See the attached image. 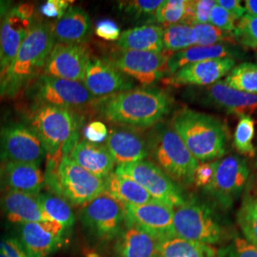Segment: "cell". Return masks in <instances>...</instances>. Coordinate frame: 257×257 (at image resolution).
I'll return each instance as SVG.
<instances>
[{
    "mask_svg": "<svg viewBox=\"0 0 257 257\" xmlns=\"http://www.w3.org/2000/svg\"><path fill=\"white\" fill-rule=\"evenodd\" d=\"M94 109L110 123L128 128H150L170 112L173 99L163 90L138 88L95 99Z\"/></svg>",
    "mask_w": 257,
    "mask_h": 257,
    "instance_id": "cell-1",
    "label": "cell"
},
{
    "mask_svg": "<svg viewBox=\"0 0 257 257\" xmlns=\"http://www.w3.org/2000/svg\"><path fill=\"white\" fill-rule=\"evenodd\" d=\"M55 45L51 24L34 23L9 67L0 74V96H13L37 78Z\"/></svg>",
    "mask_w": 257,
    "mask_h": 257,
    "instance_id": "cell-2",
    "label": "cell"
},
{
    "mask_svg": "<svg viewBox=\"0 0 257 257\" xmlns=\"http://www.w3.org/2000/svg\"><path fill=\"white\" fill-rule=\"evenodd\" d=\"M171 126L197 161L204 163L225 156L228 135L220 120L184 108L174 114Z\"/></svg>",
    "mask_w": 257,
    "mask_h": 257,
    "instance_id": "cell-3",
    "label": "cell"
},
{
    "mask_svg": "<svg viewBox=\"0 0 257 257\" xmlns=\"http://www.w3.org/2000/svg\"><path fill=\"white\" fill-rule=\"evenodd\" d=\"M146 143L148 156L175 183L193 184L194 172L199 163L172 126L158 123L150 132Z\"/></svg>",
    "mask_w": 257,
    "mask_h": 257,
    "instance_id": "cell-4",
    "label": "cell"
},
{
    "mask_svg": "<svg viewBox=\"0 0 257 257\" xmlns=\"http://www.w3.org/2000/svg\"><path fill=\"white\" fill-rule=\"evenodd\" d=\"M82 118L70 108L37 105L31 113V127L41 139L46 156H68L79 139Z\"/></svg>",
    "mask_w": 257,
    "mask_h": 257,
    "instance_id": "cell-5",
    "label": "cell"
},
{
    "mask_svg": "<svg viewBox=\"0 0 257 257\" xmlns=\"http://www.w3.org/2000/svg\"><path fill=\"white\" fill-rule=\"evenodd\" d=\"M175 236L214 246L230 238L227 227L211 208L196 199L185 200L174 209Z\"/></svg>",
    "mask_w": 257,
    "mask_h": 257,
    "instance_id": "cell-6",
    "label": "cell"
},
{
    "mask_svg": "<svg viewBox=\"0 0 257 257\" xmlns=\"http://www.w3.org/2000/svg\"><path fill=\"white\" fill-rule=\"evenodd\" d=\"M114 173L133 179L144 188L155 200L174 209L185 201L179 185L175 183L152 161L141 160L118 166Z\"/></svg>",
    "mask_w": 257,
    "mask_h": 257,
    "instance_id": "cell-7",
    "label": "cell"
},
{
    "mask_svg": "<svg viewBox=\"0 0 257 257\" xmlns=\"http://www.w3.org/2000/svg\"><path fill=\"white\" fill-rule=\"evenodd\" d=\"M106 192L105 179H101L64 156L58 167L57 192L55 195L73 205H86Z\"/></svg>",
    "mask_w": 257,
    "mask_h": 257,
    "instance_id": "cell-8",
    "label": "cell"
},
{
    "mask_svg": "<svg viewBox=\"0 0 257 257\" xmlns=\"http://www.w3.org/2000/svg\"><path fill=\"white\" fill-rule=\"evenodd\" d=\"M248 176L249 169L244 158L228 156L215 161L213 178L204 191L222 208L228 209L243 193Z\"/></svg>",
    "mask_w": 257,
    "mask_h": 257,
    "instance_id": "cell-9",
    "label": "cell"
},
{
    "mask_svg": "<svg viewBox=\"0 0 257 257\" xmlns=\"http://www.w3.org/2000/svg\"><path fill=\"white\" fill-rule=\"evenodd\" d=\"M32 97L37 105H51L73 109L94 102V97L82 82L40 74L32 85Z\"/></svg>",
    "mask_w": 257,
    "mask_h": 257,
    "instance_id": "cell-10",
    "label": "cell"
},
{
    "mask_svg": "<svg viewBox=\"0 0 257 257\" xmlns=\"http://www.w3.org/2000/svg\"><path fill=\"white\" fill-rule=\"evenodd\" d=\"M171 55L164 50L159 53L118 50L108 60L128 78L149 86L168 75L167 62Z\"/></svg>",
    "mask_w": 257,
    "mask_h": 257,
    "instance_id": "cell-11",
    "label": "cell"
},
{
    "mask_svg": "<svg viewBox=\"0 0 257 257\" xmlns=\"http://www.w3.org/2000/svg\"><path fill=\"white\" fill-rule=\"evenodd\" d=\"M2 160L40 166L46 156L41 139L32 127L12 123L0 130Z\"/></svg>",
    "mask_w": 257,
    "mask_h": 257,
    "instance_id": "cell-12",
    "label": "cell"
},
{
    "mask_svg": "<svg viewBox=\"0 0 257 257\" xmlns=\"http://www.w3.org/2000/svg\"><path fill=\"white\" fill-rule=\"evenodd\" d=\"M81 220L99 238H114L126 226L125 205L105 192L85 205Z\"/></svg>",
    "mask_w": 257,
    "mask_h": 257,
    "instance_id": "cell-13",
    "label": "cell"
},
{
    "mask_svg": "<svg viewBox=\"0 0 257 257\" xmlns=\"http://www.w3.org/2000/svg\"><path fill=\"white\" fill-rule=\"evenodd\" d=\"M33 4H21L9 10L0 23V74L18 55L34 22Z\"/></svg>",
    "mask_w": 257,
    "mask_h": 257,
    "instance_id": "cell-14",
    "label": "cell"
},
{
    "mask_svg": "<svg viewBox=\"0 0 257 257\" xmlns=\"http://www.w3.org/2000/svg\"><path fill=\"white\" fill-rule=\"evenodd\" d=\"M126 225L144 230L158 242L175 237L174 208L154 200L142 205H125Z\"/></svg>",
    "mask_w": 257,
    "mask_h": 257,
    "instance_id": "cell-15",
    "label": "cell"
},
{
    "mask_svg": "<svg viewBox=\"0 0 257 257\" xmlns=\"http://www.w3.org/2000/svg\"><path fill=\"white\" fill-rule=\"evenodd\" d=\"M91 56V51L86 44L55 43L47 59L43 74L83 83Z\"/></svg>",
    "mask_w": 257,
    "mask_h": 257,
    "instance_id": "cell-16",
    "label": "cell"
},
{
    "mask_svg": "<svg viewBox=\"0 0 257 257\" xmlns=\"http://www.w3.org/2000/svg\"><path fill=\"white\" fill-rule=\"evenodd\" d=\"M83 84L93 97H107L134 89L135 83L106 58L91 56Z\"/></svg>",
    "mask_w": 257,
    "mask_h": 257,
    "instance_id": "cell-17",
    "label": "cell"
},
{
    "mask_svg": "<svg viewBox=\"0 0 257 257\" xmlns=\"http://www.w3.org/2000/svg\"><path fill=\"white\" fill-rule=\"evenodd\" d=\"M64 230L55 221L21 224L20 243L29 257H47L62 246Z\"/></svg>",
    "mask_w": 257,
    "mask_h": 257,
    "instance_id": "cell-18",
    "label": "cell"
},
{
    "mask_svg": "<svg viewBox=\"0 0 257 257\" xmlns=\"http://www.w3.org/2000/svg\"><path fill=\"white\" fill-rule=\"evenodd\" d=\"M235 60L233 58H218L206 60L198 63L185 66L175 72V74L167 76L163 82L169 86H211L220 81L221 78L230 73L234 68Z\"/></svg>",
    "mask_w": 257,
    "mask_h": 257,
    "instance_id": "cell-19",
    "label": "cell"
},
{
    "mask_svg": "<svg viewBox=\"0 0 257 257\" xmlns=\"http://www.w3.org/2000/svg\"><path fill=\"white\" fill-rule=\"evenodd\" d=\"M45 186L40 166L2 160L0 163V192L38 195Z\"/></svg>",
    "mask_w": 257,
    "mask_h": 257,
    "instance_id": "cell-20",
    "label": "cell"
},
{
    "mask_svg": "<svg viewBox=\"0 0 257 257\" xmlns=\"http://www.w3.org/2000/svg\"><path fill=\"white\" fill-rule=\"evenodd\" d=\"M105 146L115 164L119 166L145 160L148 156L145 139L134 128H111L105 140Z\"/></svg>",
    "mask_w": 257,
    "mask_h": 257,
    "instance_id": "cell-21",
    "label": "cell"
},
{
    "mask_svg": "<svg viewBox=\"0 0 257 257\" xmlns=\"http://www.w3.org/2000/svg\"><path fill=\"white\" fill-rule=\"evenodd\" d=\"M207 97L212 105L239 117L250 115L257 110V94L237 91L225 81L220 80L209 86Z\"/></svg>",
    "mask_w": 257,
    "mask_h": 257,
    "instance_id": "cell-22",
    "label": "cell"
},
{
    "mask_svg": "<svg viewBox=\"0 0 257 257\" xmlns=\"http://www.w3.org/2000/svg\"><path fill=\"white\" fill-rule=\"evenodd\" d=\"M51 28L55 41L62 44H85L92 33L90 18L79 7H70Z\"/></svg>",
    "mask_w": 257,
    "mask_h": 257,
    "instance_id": "cell-23",
    "label": "cell"
},
{
    "mask_svg": "<svg viewBox=\"0 0 257 257\" xmlns=\"http://www.w3.org/2000/svg\"><path fill=\"white\" fill-rule=\"evenodd\" d=\"M68 156L84 170L101 179H106L115 165L105 145L91 143L87 140L78 141Z\"/></svg>",
    "mask_w": 257,
    "mask_h": 257,
    "instance_id": "cell-24",
    "label": "cell"
},
{
    "mask_svg": "<svg viewBox=\"0 0 257 257\" xmlns=\"http://www.w3.org/2000/svg\"><path fill=\"white\" fill-rule=\"evenodd\" d=\"M0 207L13 223L25 224L52 221L42 210L37 195L34 194L19 192L6 193L0 199Z\"/></svg>",
    "mask_w": 257,
    "mask_h": 257,
    "instance_id": "cell-25",
    "label": "cell"
},
{
    "mask_svg": "<svg viewBox=\"0 0 257 257\" xmlns=\"http://www.w3.org/2000/svg\"><path fill=\"white\" fill-rule=\"evenodd\" d=\"M238 55L237 51L229 45L216 44L212 46L194 45L170 55L167 62L168 76L175 74L185 66L218 58H232Z\"/></svg>",
    "mask_w": 257,
    "mask_h": 257,
    "instance_id": "cell-26",
    "label": "cell"
},
{
    "mask_svg": "<svg viewBox=\"0 0 257 257\" xmlns=\"http://www.w3.org/2000/svg\"><path fill=\"white\" fill-rule=\"evenodd\" d=\"M163 32V27L153 24L128 29L121 33L116 45L120 50L159 53L164 50Z\"/></svg>",
    "mask_w": 257,
    "mask_h": 257,
    "instance_id": "cell-27",
    "label": "cell"
},
{
    "mask_svg": "<svg viewBox=\"0 0 257 257\" xmlns=\"http://www.w3.org/2000/svg\"><path fill=\"white\" fill-rule=\"evenodd\" d=\"M159 243L144 230L126 225L116 243L118 257L158 256Z\"/></svg>",
    "mask_w": 257,
    "mask_h": 257,
    "instance_id": "cell-28",
    "label": "cell"
},
{
    "mask_svg": "<svg viewBox=\"0 0 257 257\" xmlns=\"http://www.w3.org/2000/svg\"><path fill=\"white\" fill-rule=\"evenodd\" d=\"M106 193L123 205H142L155 199L139 184L112 172L106 179Z\"/></svg>",
    "mask_w": 257,
    "mask_h": 257,
    "instance_id": "cell-29",
    "label": "cell"
},
{
    "mask_svg": "<svg viewBox=\"0 0 257 257\" xmlns=\"http://www.w3.org/2000/svg\"><path fill=\"white\" fill-rule=\"evenodd\" d=\"M158 256L217 257V248L175 236L159 243Z\"/></svg>",
    "mask_w": 257,
    "mask_h": 257,
    "instance_id": "cell-30",
    "label": "cell"
},
{
    "mask_svg": "<svg viewBox=\"0 0 257 257\" xmlns=\"http://www.w3.org/2000/svg\"><path fill=\"white\" fill-rule=\"evenodd\" d=\"M38 202L43 211L51 218L60 224L65 230L74 226L75 216L68 201L54 193H39Z\"/></svg>",
    "mask_w": 257,
    "mask_h": 257,
    "instance_id": "cell-31",
    "label": "cell"
},
{
    "mask_svg": "<svg viewBox=\"0 0 257 257\" xmlns=\"http://www.w3.org/2000/svg\"><path fill=\"white\" fill-rule=\"evenodd\" d=\"M237 223L245 239L257 248V196L244 198L237 212Z\"/></svg>",
    "mask_w": 257,
    "mask_h": 257,
    "instance_id": "cell-32",
    "label": "cell"
},
{
    "mask_svg": "<svg viewBox=\"0 0 257 257\" xmlns=\"http://www.w3.org/2000/svg\"><path fill=\"white\" fill-rule=\"evenodd\" d=\"M225 82L240 92L257 94V64L242 63L234 67Z\"/></svg>",
    "mask_w": 257,
    "mask_h": 257,
    "instance_id": "cell-33",
    "label": "cell"
},
{
    "mask_svg": "<svg viewBox=\"0 0 257 257\" xmlns=\"http://www.w3.org/2000/svg\"><path fill=\"white\" fill-rule=\"evenodd\" d=\"M195 45L193 28L185 24L168 26L163 32L164 51L175 54Z\"/></svg>",
    "mask_w": 257,
    "mask_h": 257,
    "instance_id": "cell-34",
    "label": "cell"
},
{
    "mask_svg": "<svg viewBox=\"0 0 257 257\" xmlns=\"http://www.w3.org/2000/svg\"><path fill=\"white\" fill-rule=\"evenodd\" d=\"M255 134V123L249 115L239 117L238 123L234 132L233 146L242 156L253 157L255 148L253 146V138Z\"/></svg>",
    "mask_w": 257,
    "mask_h": 257,
    "instance_id": "cell-35",
    "label": "cell"
},
{
    "mask_svg": "<svg viewBox=\"0 0 257 257\" xmlns=\"http://www.w3.org/2000/svg\"><path fill=\"white\" fill-rule=\"evenodd\" d=\"M192 28L195 45L198 46H212L226 41H235L233 33L222 31L210 23L196 24Z\"/></svg>",
    "mask_w": 257,
    "mask_h": 257,
    "instance_id": "cell-36",
    "label": "cell"
},
{
    "mask_svg": "<svg viewBox=\"0 0 257 257\" xmlns=\"http://www.w3.org/2000/svg\"><path fill=\"white\" fill-rule=\"evenodd\" d=\"M187 0H167L163 1L156 10L154 19L165 27L181 24L186 15Z\"/></svg>",
    "mask_w": 257,
    "mask_h": 257,
    "instance_id": "cell-37",
    "label": "cell"
},
{
    "mask_svg": "<svg viewBox=\"0 0 257 257\" xmlns=\"http://www.w3.org/2000/svg\"><path fill=\"white\" fill-rule=\"evenodd\" d=\"M234 40L242 46L257 50V17L246 14L233 31Z\"/></svg>",
    "mask_w": 257,
    "mask_h": 257,
    "instance_id": "cell-38",
    "label": "cell"
},
{
    "mask_svg": "<svg viewBox=\"0 0 257 257\" xmlns=\"http://www.w3.org/2000/svg\"><path fill=\"white\" fill-rule=\"evenodd\" d=\"M217 257H257V248L246 239L235 236L217 249Z\"/></svg>",
    "mask_w": 257,
    "mask_h": 257,
    "instance_id": "cell-39",
    "label": "cell"
},
{
    "mask_svg": "<svg viewBox=\"0 0 257 257\" xmlns=\"http://www.w3.org/2000/svg\"><path fill=\"white\" fill-rule=\"evenodd\" d=\"M163 1L158 0H135L130 1L124 5L125 12L135 18H144V17H155L156 10L162 4Z\"/></svg>",
    "mask_w": 257,
    "mask_h": 257,
    "instance_id": "cell-40",
    "label": "cell"
},
{
    "mask_svg": "<svg viewBox=\"0 0 257 257\" xmlns=\"http://www.w3.org/2000/svg\"><path fill=\"white\" fill-rule=\"evenodd\" d=\"M234 21L235 19L231 17L230 13L223 9L215 2V5L211 9V14H210L209 23L220 29L222 31H225L228 33H233L235 29Z\"/></svg>",
    "mask_w": 257,
    "mask_h": 257,
    "instance_id": "cell-41",
    "label": "cell"
},
{
    "mask_svg": "<svg viewBox=\"0 0 257 257\" xmlns=\"http://www.w3.org/2000/svg\"><path fill=\"white\" fill-rule=\"evenodd\" d=\"M95 35L106 41H117L121 35L118 25L111 19H104L95 24Z\"/></svg>",
    "mask_w": 257,
    "mask_h": 257,
    "instance_id": "cell-42",
    "label": "cell"
},
{
    "mask_svg": "<svg viewBox=\"0 0 257 257\" xmlns=\"http://www.w3.org/2000/svg\"><path fill=\"white\" fill-rule=\"evenodd\" d=\"M215 170V161L214 162H204L198 164L194 172L193 184L196 187L205 189L211 184L213 178Z\"/></svg>",
    "mask_w": 257,
    "mask_h": 257,
    "instance_id": "cell-43",
    "label": "cell"
},
{
    "mask_svg": "<svg viewBox=\"0 0 257 257\" xmlns=\"http://www.w3.org/2000/svg\"><path fill=\"white\" fill-rule=\"evenodd\" d=\"M71 1L48 0L40 7V13L49 19H61L70 8Z\"/></svg>",
    "mask_w": 257,
    "mask_h": 257,
    "instance_id": "cell-44",
    "label": "cell"
},
{
    "mask_svg": "<svg viewBox=\"0 0 257 257\" xmlns=\"http://www.w3.org/2000/svg\"><path fill=\"white\" fill-rule=\"evenodd\" d=\"M108 134V128L101 121H92L84 128L85 140L95 144H100L106 140Z\"/></svg>",
    "mask_w": 257,
    "mask_h": 257,
    "instance_id": "cell-45",
    "label": "cell"
},
{
    "mask_svg": "<svg viewBox=\"0 0 257 257\" xmlns=\"http://www.w3.org/2000/svg\"><path fill=\"white\" fill-rule=\"evenodd\" d=\"M0 257H29V255L17 239L0 238Z\"/></svg>",
    "mask_w": 257,
    "mask_h": 257,
    "instance_id": "cell-46",
    "label": "cell"
},
{
    "mask_svg": "<svg viewBox=\"0 0 257 257\" xmlns=\"http://www.w3.org/2000/svg\"><path fill=\"white\" fill-rule=\"evenodd\" d=\"M223 9L229 12L234 19H241L246 15V9L239 0H218L215 1Z\"/></svg>",
    "mask_w": 257,
    "mask_h": 257,
    "instance_id": "cell-47",
    "label": "cell"
},
{
    "mask_svg": "<svg viewBox=\"0 0 257 257\" xmlns=\"http://www.w3.org/2000/svg\"><path fill=\"white\" fill-rule=\"evenodd\" d=\"M245 9L248 15L257 17V0H247L245 2Z\"/></svg>",
    "mask_w": 257,
    "mask_h": 257,
    "instance_id": "cell-48",
    "label": "cell"
},
{
    "mask_svg": "<svg viewBox=\"0 0 257 257\" xmlns=\"http://www.w3.org/2000/svg\"><path fill=\"white\" fill-rule=\"evenodd\" d=\"M255 167H256V170H257V160H256V162H255Z\"/></svg>",
    "mask_w": 257,
    "mask_h": 257,
    "instance_id": "cell-49",
    "label": "cell"
},
{
    "mask_svg": "<svg viewBox=\"0 0 257 257\" xmlns=\"http://www.w3.org/2000/svg\"><path fill=\"white\" fill-rule=\"evenodd\" d=\"M1 3H2V1H0V4H1Z\"/></svg>",
    "mask_w": 257,
    "mask_h": 257,
    "instance_id": "cell-50",
    "label": "cell"
},
{
    "mask_svg": "<svg viewBox=\"0 0 257 257\" xmlns=\"http://www.w3.org/2000/svg\"><path fill=\"white\" fill-rule=\"evenodd\" d=\"M156 257H159V256H156Z\"/></svg>",
    "mask_w": 257,
    "mask_h": 257,
    "instance_id": "cell-51",
    "label": "cell"
}]
</instances>
